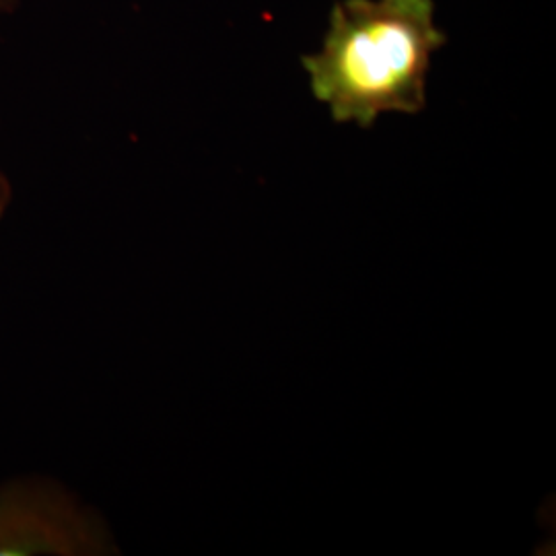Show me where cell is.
Here are the masks:
<instances>
[{
    "label": "cell",
    "instance_id": "cell-4",
    "mask_svg": "<svg viewBox=\"0 0 556 556\" xmlns=\"http://www.w3.org/2000/svg\"><path fill=\"white\" fill-rule=\"evenodd\" d=\"M21 0H0V17H9L20 9Z\"/></svg>",
    "mask_w": 556,
    "mask_h": 556
},
{
    "label": "cell",
    "instance_id": "cell-1",
    "mask_svg": "<svg viewBox=\"0 0 556 556\" xmlns=\"http://www.w3.org/2000/svg\"><path fill=\"white\" fill-rule=\"evenodd\" d=\"M443 43L433 0H342L303 66L334 122L371 128L381 114L425 110L431 56Z\"/></svg>",
    "mask_w": 556,
    "mask_h": 556
},
{
    "label": "cell",
    "instance_id": "cell-3",
    "mask_svg": "<svg viewBox=\"0 0 556 556\" xmlns=\"http://www.w3.org/2000/svg\"><path fill=\"white\" fill-rule=\"evenodd\" d=\"M11 200H13V186H11L9 178L4 176V172L0 169V219L4 217Z\"/></svg>",
    "mask_w": 556,
    "mask_h": 556
},
{
    "label": "cell",
    "instance_id": "cell-2",
    "mask_svg": "<svg viewBox=\"0 0 556 556\" xmlns=\"http://www.w3.org/2000/svg\"><path fill=\"white\" fill-rule=\"evenodd\" d=\"M101 548L98 521L56 484L20 480L0 489V555H93Z\"/></svg>",
    "mask_w": 556,
    "mask_h": 556
}]
</instances>
